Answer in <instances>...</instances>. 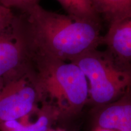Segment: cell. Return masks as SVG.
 Masks as SVG:
<instances>
[{
    "label": "cell",
    "instance_id": "obj_1",
    "mask_svg": "<svg viewBox=\"0 0 131 131\" xmlns=\"http://www.w3.org/2000/svg\"><path fill=\"white\" fill-rule=\"evenodd\" d=\"M29 51L72 61L103 43L100 23L49 11L39 4L18 16Z\"/></svg>",
    "mask_w": 131,
    "mask_h": 131
},
{
    "label": "cell",
    "instance_id": "obj_2",
    "mask_svg": "<svg viewBox=\"0 0 131 131\" xmlns=\"http://www.w3.org/2000/svg\"><path fill=\"white\" fill-rule=\"evenodd\" d=\"M28 53L40 103L50 107L55 117L79 112L89 100L88 80L79 67L71 61Z\"/></svg>",
    "mask_w": 131,
    "mask_h": 131
},
{
    "label": "cell",
    "instance_id": "obj_3",
    "mask_svg": "<svg viewBox=\"0 0 131 131\" xmlns=\"http://www.w3.org/2000/svg\"><path fill=\"white\" fill-rule=\"evenodd\" d=\"M89 84V100L102 106L117 100L131 90V66L119 63L107 50H90L73 60Z\"/></svg>",
    "mask_w": 131,
    "mask_h": 131
},
{
    "label": "cell",
    "instance_id": "obj_4",
    "mask_svg": "<svg viewBox=\"0 0 131 131\" xmlns=\"http://www.w3.org/2000/svg\"><path fill=\"white\" fill-rule=\"evenodd\" d=\"M40 96L32 64L4 81L0 92V122L16 121L35 110Z\"/></svg>",
    "mask_w": 131,
    "mask_h": 131
},
{
    "label": "cell",
    "instance_id": "obj_5",
    "mask_svg": "<svg viewBox=\"0 0 131 131\" xmlns=\"http://www.w3.org/2000/svg\"><path fill=\"white\" fill-rule=\"evenodd\" d=\"M28 50L17 21L15 27L0 34V79L4 81L29 68Z\"/></svg>",
    "mask_w": 131,
    "mask_h": 131
},
{
    "label": "cell",
    "instance_id": "obj_6",
    "mask_svg": "<svg viewBox=\"0 0 131 131\" xmlns=\"http://www.w3.org/2000/svg\"><path fill=\"white\" fill-rule=\"evenodd\" d=\"M103 43L117 61L131 66V13L109 24Z\"/></svg>",
    "mask_w": 131,
    "mask_h": 131
},
{
    "label": "cell",
    "instance_id": "obj_7",
    "mask_svg": "<svg viewBox=\"0 0 131 131\" xmlns=\"http://www.w3.org/2000/svg\"><path fill=\"white\" fill-rule=\"evenodd\" d=\"M98 127L123 131L131 127V91L117 100L102 106Z\"/></svg>",
    "mask_w": 131,
    "mask_h": 131
},
{
    "label": "cell",
    "instance_id": "obj_8",
    "mask_svg": "<svg viewBox=\"0 0 131 131\" xmlns=\"http://www.w3.org/2000/svg\"><path fill=\"white\" fill-rule=\"evenodd\" d=\"M96 12L109 24L131 13V0H92Z\"/></svg>",
    "mask_w": 131,
    "mask_h": 131
},
{
    "label": "cell",
    "instance_id": "obj_9",
    "mask_svg": "<svg viewBox=\"0 0 131 131\" xmlns=\"http://www.w3.org/2000/svg\"><path fill=\"white\" fill-rule=\"evenodd\" d=\"M68 15L100 23L92 0H57Z\"/></svg>",
    "mask_w": 131,
    "mask_h": 131
},
{
    "label": "cell",
    "instance_id": "obj_10",
    "mask_svg": "<svg viewBox=\"0 0 131 131\" xmlns=\"http://www.w3.org/2000/svg\"><path fill=\"white\" fill-rule=\"evenodd\" d=\"M17 16L12 10L0 4V34L12 30L15 27Z\"/></svg>",
    "mask_w": 131,
    "mask_h": 131
},
{
    "label": "cell",
    "instance_id": "obj_11",
    "mask_svg": "<svg viewBox=\"0 0 131 131\" xmlns=\"http://www.w3.org/2000/svg\"><path fill=\"white\" fill-rule=\"evenodd\" d=\"M39 0H0V4L10 9L15 7L22 12L38 4Z\"/></svg>",
    "mask_w": 131,
    "mask_h": 131
},
{
    "label": "cell",
    "instance_id": "obj_12",
    "mask_svg": "<svg viewBox=\"0 0 131 131\" xmlns=\"http://www.w3.org/2000/svg\"><path fill=\"white\" fill-rule=\"evenodd\" d=\"M10 131H36V130L32 124L28 126H23L21 124L17 128L10 130Z\"/></svg>",
    "mask_w": 131,
    "mask_h": 131
},
{
    "label": "cell",
    "instance_id": "obj_13",
    "mask_svg": "<svg viewBox=\"0 0 131 131\" xmlns=\"http://www.w3.org/2000/svg\"><path fill=\"white\" fill-rule=\"evenodd\" d=\"M94 131H115L112 130H109V129H102V128H99L97 127Z\"/></svg>",
    "mask_w": 131,
    "mask_h": 131
},
{
    "label": "cell",
    "instance_id": "obj_14",
    "mask_svg": "<svg viewBox=\"0 0 131 131\" xmlns=\"http://www.w3.org/2000/svg\"><path fill=\"white\" fill-rule=\"evenodd\" d=\"M52 131H63V130H52Z\"/></svg>",
    "mask_w": 131,
    "mask_h": 131
}]
</instances>
